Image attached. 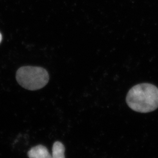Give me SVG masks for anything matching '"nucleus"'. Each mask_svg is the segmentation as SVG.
Listing matches in <instances>:
<instances>
[{"instance_id":"1","label":"nucleus","mask_w":158,"mask_h":158,"mask_svg":"<svg viewBox=\"0 0 158 158\" xmlns=\"http://www.w3.org/2000/svg\"><path fill=\"white\" fill-rule=\"evenodd\" d=\"M126 101L134 111L141 113L154 111L158 108V88L152 84H139L129 90Z\"/></svg>"},{"instance_id":"2","label":"nucleus","mask_w":158,"mask_h":158,"mask_svg":"<svg viewBox=\"0 0 158 158\" xmlns=\"http://www.w3.org/2000/svg\"><path fill=\"white\" fill-rule=\"evenodd\" d=\"M16 79L23 88L36 90L46 85L49 80V76L44 68L27 66L19 69L16 73Z\"/></svg>"},{"instance_id":"3","label":"nucleus","mask_w":158,"mask_h":158,"mask_svg":"<svg viewBox=\"0 0 158 158\" xmlns=\"http://www.w3.org/2000/svg\"><path fill=\"white\" fill-rule=\"evenodd\" d=\"M29 158H52V155L47 148L39 145L31 148L27 153Z\"/></svg>"},{"instance_id":"4","label":"nucleus","mask_w":158,"mask_h":158,"mask_svg":"<svg viewBox=\"0 0 158 158\" xmlns=\"http://www.w3.org/2000/svg\"><path fill=\"white\" fill-rule=\"evenodd\" d=\"M65 147L62 143L56 141L53 144L52 158H65Z\"/></svg>"},{"instance_id":"5","label":"nucleus","mask_w":158,"mask_h":158,"mask_svg":"<svg viewBox=\"0 0 158 158\" xmlns=\"http://www.w3.org/2000/svg\"><path fill=\"white\" fill-rule=\"evenodd\" d=\"M2 40V34L0 32V43L1 42Z\"/></svg>"}]
</instances>
